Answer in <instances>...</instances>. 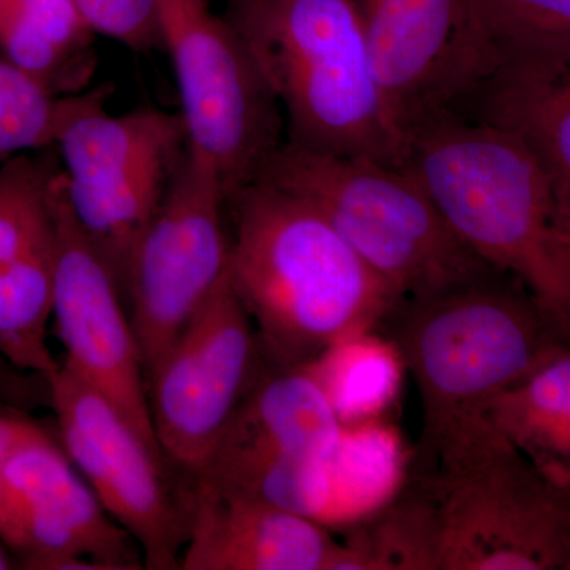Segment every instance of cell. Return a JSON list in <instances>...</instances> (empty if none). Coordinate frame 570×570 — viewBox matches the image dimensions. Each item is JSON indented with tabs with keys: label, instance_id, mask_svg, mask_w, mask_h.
Returning <instances> with one entry per match:
<instances>
[{
	"label": "cell",
	"instance_id": "19",
	"mask_svg": "<svg viewBox=\"0 0 570 570\" xmlns=\"http://www.w3.org/2000/svg\"><path fill=\"white\" fill-rule=\"evenodd\" d=\"M94 37L73 0H0V58L55 96L89 89Z\"/></svg>",
	"mask_w": 570,
	"mask_h": 570
},
{
	"label": "cell",
	"instance_id": "8",
	"mask_svg": "<svg viewBox=\"0 0 570 570\" xmlns=\"http://www.w3.org/2000/svg\"><path fill=\"white\" fill-rule=\"evenodd\" d=\"M187 154L225 198L253 183L284 145L283 110L249 50L208 0H159Z\"/></svg>",
	"mask_w": 570,
	"mask_h": 570
},
{
	"label": "cell",
	"instance_id": "12",
	"mask_svg": "<svg viewBox=\"0 0 570 570\" xmlns=\"http://www.w3.org/2000/svg\"><path fill=\"white\" fill-rule=\"evenodd\" d=\"M228 253L227 198L186 148L163 204L135 247L124 287L146 382L223 281Z\"/></svg>",
	"mask_w": 570,
	"mask_h": 570
},
{
	"label": "cell",
	"instance_id": "15",
	"mask_svg": "<svg viewBox=\"0 0 570 570\" xmlns=\"http://www.w3.org/2000/svg\"><path fill=\"white\" fill-rule=\"evenodd\" d=\"M61 176L55 148L0 163V355L45 377L59 367L48 325Z\"/></svg>",
	"mask_w": 570,
	"mask_h": 570
},
{
	"label": "cell",
	"instance_id": "23",
	"mask_svg": "<svg viewBox=\"0 0 570 570\" xmlns=\"http://www.w3.org/2000/svg\"><path fill=\"white\" fill-rule=\"evenodd\" d=\"M88 91L55 96L0 58V163L52 148L63 124L78 111Z\"/></svg>",
	"mask_w": 570,
	"mask_h": 570
},
{
	"label": "cell",
	"instance_id": "9",
	"mask_svg": "<svg viewBox=\"0 0 570 570\" xmlns=\"http://www.w3.org/2000/svg\"><path fill=\"white\" fill-rule=\"evenodd\" d=\"M50 387L62 449L105 512L135 540L145 569L179 570L194 479L176 471L107 397L61 362Z\"/></svg>",
	"mask_w": 570,
	"mask_h": 570
},
{
	"label": "cell",
	"instance_id": "11",
	"mask_svg": "<svg viewBox=\"0 0 570 570\" xmlns=\"http://www.w3.org/2000/svg\"><path fill=\"white\" fill-rule=\"evenodd\" d=\"M0 540L21 569H145L59 439L31 417L0 460Z\"/></svg>",
	"mask_w": 570,
	"mask_h": 570
},
{
	"label": "cell",
	"instance_id": "17",
	"mask_svg": "<svg viewBox=\"0 0 570 570\" xmlns=\"http://www.w3.org/2000/svg\"><path fill=\"white\" fill-rule=\"evenodd\" d=\"M337 547L317 521L194 480L179 570H328Z\"/></svg>",
	"mask_w": 570,
	"mask_h": 570
},
{
	"label": "cell",
	"instance_id": "4",
	"mask_svg": "<svg viewBox=\"0 0 570 570\" xmlns=\"http://www.w3.org/2000/svg\"><path fill=\"white\" fill-rule=\"evenodd\" d=\"M414 374L423 431L414 464L475 425L491 397L569 351L564 328L508 273L401 298L377 325Z\"/></svg>",
	"mask_w": 570,
	"mask_h": 570
},
{
	"label": "cell",
	"instance_id": "2",
	"mask_svg": "<svg viewBox=\"0 0 570 570\" xmlns=\"http://www.w3.org/2000/svg\"><path fill=\"white\" fill-rule=\"evenodd\" d=\"M227 217L228 279L266 365H306L401 299L309 202L268 179L232 194Z\"/></svg>",
	"mask_w": 570,
	"mask_h": 570
},
{
	"label": "cell",
	"instance_id": "26",
	"mask_svg": "<svg viewBox=\"0 0 570 570\" xmlns=\"http://www.w3.org/2000/svg\"><path fill=\"white\" fill-rule=\"evenodd\" d=\"M28 414H13V412H0V460L3 453L10 448L13 439L17 438L18 431L28 419Z\"/></svg>",
	"mask_w": 570,
	"mask_h": 570
},
{
	"label": "cell",
	"instance_id": "10",
	"mask_svg": "<svg viewBox=\"0 0 570 570\" xmlns=\"http://www.w3.org/2000/svg\"><path fill=\"white\" fill-rule=\"evenodd\" d=\"M249 314L227 273L148 377L149 412L168 463L195 479L264 371Z\"/></svg>",
	"mask_w": 570,
	"mask_h": 570
},
{
	"label": "cell",
	"instance_id": "20",
	"mask_svg": "<svg viewBox=\"0 0 570 570\" xmlns=\"http://www.w3.org/2000/svg\"><path fill=\"white\" fill-rule=\"evenodd\" d=\"M483 419L543 474L570 485V351L497 393Z\"/></svg>",
	"mask_w": 570,
	"mask_h": 570
},
{
	"label": "cell",
	"instance_id": "7",
	"mask_svg": "<svg viewBox=\"0 0 570 570\" xmlns=\"http://www.w3.org/2000/svg\"><path fill=\"white\" fill-rule=\"evenodd\" d=\"M110 89H89L55 148L75 223L126 287L135 247L163 204L186 154L179 112L145 105L105 108Z\"/></svg>",
	"mask_w": 570,
	"mask_h": 570
},
{
	"label": "cell",
	"instance_id": "3",
	"mask_svg": "<svg viewBox=\"0 0 570 570\" xmlns=\"http://www.w3.org/2000/svg\"><path fill=\"white\" fill-rule=\"evenodd\" d=\"M401 165L472 253L570 330V213L519 142L449 115L409 138Z\"/></svg>",
	"mask_w": 570,
	"mask_h": 570
},
{
	"label": "cell",
	"instance_id": "27",
	"mask_svg": "<svg viewBox=\"0 0 570 570\" xmlns=\"http://www.w3.org/2000/svg\"><path fill=\"white\" fill-rule=\"evenodd\" d=\"M18 568L17 561L11 558L10 551H6L0 547V570H9Z\"/></svg>",
	"mask_w": 570,
	"mask_h": 570
},
{
	"label": "cell",
	"instance_id": "14",
	"mask_svg": "<svg viewBox=\"0 0 570 570\" xmlns=\"http://www.w3.org/2000/svg\"><path fill=\"white\" fill-rule=\"evenodd\" d=\"M56 208L58 258L51 321L63 347L61 365L107 397L149 444L160 450L140 346L121 285L71 217L62 176Z\"/></svg>",
	"mask_w": 570,
	"mask_h": 570
},
{
	"label": "cell",
	"instance_id": "22",
	"mask_svg": "<svg viewBox=\"0 0 570 570\" xmlns=\"http://www.w3.org/2000/svg\"><path fill=\"white\" fill-rule=\"evenodd\" d=\"M305 366L325 390L344 425L367 422L395 400L400 354L385 337L360 333L333 344Z\"/></svg>",
	"mask_w": 570,
	"mask_h": 570
},
{
	"label": "cell",
	"instance_id": "1",
	"mask_svg": "<svg viewBox=\"0 0 570 570\" xmlns=\"http://www.w3.org/2000/svg\"><path fill=\"white\" fill-rule=\"evenodd\" d=\"M348 528L354 570H568L570 485L480 420Z\"/></svg>",
	"mask_w": 570,
	"mask_h": 570
},
{
	"label": "cell",
	"instance_id": "16",
	"mask_svg": "<svg viewBox=\"0 0 570 570\" xmlns=\"http://www.w3.org/2000/svg\"><path fill=\"white\" fill-rule=\"evenodd\" d=\"M344 431L325 390L305 366L265 363L194 480L217 489H242L266 468L330 455Z\"/></svg>",
	"mask_w": 570,
	"mask_h": 570
},
{
	"label": "cell",
	"instance_id": "6",
	"mask_svg": "<svg viewBox=\"0 0 570 570\" xmlns=\"http://www.w3.org/2000/svg\"><path fill=\"white\" fill-rule=\"evenodd\" d=\"M258 178L309 202L401 298L498 272L453 234L403 165L307 151L284 141Z\"/></svg>",
	"mask_w": 570,
	"mask_h": 570
},
{
	"label": "cell",
	"instance_id": "21",
	"mask_svg": "<svg viewBox=\"0 0 570 570\" xmlns=\"http://www.w3.org/2000/svg\"><path fill=\"white\" fill-rule=\"evenodd\" d=\"M472 32L502 63L570 66V0H463Z\"/></svg>",
	"mask_w": 570,
	"mask_h": 570
},
{
	"label": "cell",
	"instance_id": "24",
	"mask_svg": "<svg viewBox=\"0 0 570 570\" xmlns=\"http://www.w3.org/2000/svg\"><path fill=\"white\" fill-rule=\"evenodd\" d=\"M96 36L108 37L135 52L163 48L159 0H73Z\"/></svg>",
	"mask_w": 570,
	"mask_h": 570
},
{
	"label": "cell",
	"instance_id": "13",
	"mask_svg": "<svg viewBox=\"0 0 570 570\" xmlns=\"http://www.w3.org/2000/svg\"><path fill=\"white\" fill-rule=\"evenodd\" d=\"M352 2L403 149L422 127L456 115L498 67L472 32L463 0Z\"/></svg>",
	"mask_w": 570,
	"mask_h": 570
},
{
	"label": "cell",
	"instance_id": "25",
	"mask_svg": "<svg viewBox=\"0 0 570 570\" xmlns=\"http://www.w3.org/2000/svg\"><path fill=\"white\" fill-rule=\"evenodd\" d=\"M50 407V377L20 370L0 355V412L29 415Z\"/></svg>",
	"mask_w": 570,
	"mask_h": 570
},
{
	"label": "cell",
	"instance_id": "5",
	"mask_svg": "<svg viewBox=\"0 0 570 570\" xmlns=\"http://www.w3.org/2000/svg\"><path fill=\"white\" fill-rule=\"evenodd\" d=\"M275 94L287 142L403 164L352 0H236L228 20Z\"/></svg>",
	"mask_w": 570,
	"mask_h": 570
},
{
	"label": "cell",
	"instance_id": "18",
	"mask_svg": "<svg viewBox=\"0 0 570 570\" xmlns=\"http://www.w3.org/2000/svg\"><path fill=\"white\" fill-rule=\"evenodd\" d=\"M456 115L519 142L570 213V66L502 63Z\"/></svg>",
	"mask_w": 570,
	"mask_h": 570
}]
</instances>
